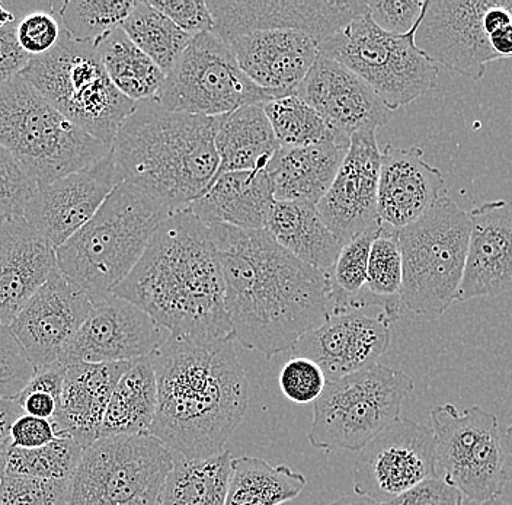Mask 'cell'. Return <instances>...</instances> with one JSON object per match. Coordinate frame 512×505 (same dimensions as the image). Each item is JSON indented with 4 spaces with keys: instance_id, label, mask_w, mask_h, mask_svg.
Listing matches in <instances>:
<instances>
[{
    "instance_id": "obj_51",
    "label": "cell",
    "mask_w": 512,
    "mask_h": 505,
    "mask_svg": "<svg viewBox=\"0 0 512 505\" xmlns=\"http://www.w3.org/2000/svg\"><path fill=\"white\" fill-rule=\"evenodd\" d=\"M22 414L24 412L14 398L0 396V444L11 440L12 425Z\"/></svg>"
},
{
    "instance_id": "obj_13",
    "label": "cell",
    "mask_w": 512,
    "mask_h": 505,
    "mask_svg": "<svg viewBox=\"0 0 512 505\" xmlns=\"http://www.w3.org/2000/svg\"><path fill=\"white\" fill-rule=\"evenodd\" d=\"M437 476L466 500L498 498L507 482V453L498 418L480 407L438 405L431 411Z\"/></svg>"
},
{
    "instance_id": "obj_53",
    "label": "cell",
    "mask_w": 512,
    "mask_h": 505,
    "mask_svg": "<svg viewBox=\"0 0 512 505\" xmlns=\"http://www.w3.org/2000/svg\"><path fill=\"white\" fill-rule=\"evenodd\" d=\"M462 505H510L505 503V501H502L501 498H492V500L488 501H472V500H466L464 498Z\"/></svg>"
},
{
    "instance_id": "obj_16",
    "label": "cell",
    "mask_w": 512,
    "mask_h": 505,
    "mask_svg": "<svg viewBox=\"0 0 512 505\" xmlns=\"http://www.w3.org/2000/svg\"><path fill=\"white\" fill-rule=\"evenodd\" d=\"M92 299L57 268L9 326L35 372L63 366L67 347L92 309Z\"/></svg>"
},
{
    "instance_id": "obj_7",
    "label": "cell",
    "mask_w": 512,
    "mask_h": 505,
    "mask_svg": "<svg viewBox=\"0 0 512 505\" xmlns=\"http://www.w3.org/2000/svg\"><path fill=\"white\" fill-rule=\"evenodd\" d=\"M21 76L79 129L111 147L137 105L115 88L95 43H80L64 30L59 44L32 57Z\"/></svg>"
},
{
    "instance_id": "obj_55",
    "label": "cell",
    "mask_w": 512,
    "mask_h": 505,
    "mask_svg": "<svg viewBox=\"0 0 512 505\" xmlns=\"http://www.w3.org/2000/svg\"><path fill=\"white\" fill-rule=\"evenodd\" d=\"M0 505H3L2 503H0Z\"/></svg>"
},
{
    "instance_id": "obj_48",
    "label": "cell",
    "mask_w": 512,
    "mask_h": 505,
    "mask_svg": "<svg viewBox=\"0 0 512 505\" xmlns=\"http://www.w3.org/2000/svg\"><path fill=\"white\" fill-rule=\"evenodd\" d=\"M462 492L440 476L425 479L421 484L382 505H462Z\"/></svg>"
},
{
    "instance_id": "obj_41",
    "label": "cell",
    "mask_w": 512,
    "mask_h": 505,
    "mask_svg": "<svg viewBox=\"0 0 512 505\" xmlns=\"http://www.w3.org/2000/svg\"><path fill=\"white\" fill-rule=\"evenodd\" d=\"M70 481L6 475L0 482L3 505H69Z\"/></svg>"
},
{
    "instance_id": "obj_19",
    "label": "cell",
    "mask_w": 512,
    "mask_h": 505,
    "mask_svg": "<svg viewBox=\"0 0 512 505\" xmlns=\"http://www.w3.org/2000/svg\"><path fill=\"white\" fill-rule=\"evenodd\" d=\"M380 165L382 150L376 131L355 133L334 184L316 204L323 222L342 245L382 225L377 213Z\"/></svg>"
},
{
    "instance_id": "obj_20",
    "label": "cell",
    "mask_w": 512,
    "mask_h": 505,
    "mask_svg": "<svg viewBox=\"0 0 512 505\" xmlns=\"http://www.w3.org/2000/svg\"><path fill=\"white\" fill-rule=\"evenodd\" d=\"M296 95L345 142L360 131H376L392 118V111L363 79L320 53Z\"/></svg>"
},
{
    "instance_id": "obj_42",
    "label": "cell",
    "mask_w": 512,
    "mask_h": 505,
    "mask_svg": "<svg viewBox=\"0 0 512 505\" xmlns=\"http://www.w3.org/2000/svg\"><path fill=\"white\" fill-rule=\"evenodd\" d=\"M64 372L66 366H54L34 373L28 385L14 398L25 415L54 420L62 395Z\"/></svg>"
},
{
    "instance_id": "obj_5",
    "label": "cell",
    "mask_w": 512,
    "mask_h": 505,
    "mask_svg": "<svg viewBox=\"0 0 512 505\" xmlns=\"http://www.w3.org/2000/svg\"><path fill=\"white\" fill-rule=\"evenodd\" d=\"M171 213L146 191L121 182L95 216L57 249V267L94 303L126 280Z\"/></svg>"
},
{
    "instance_id": "obj_40",
    "label": "cell",
    "mask_w": 512,
    "mask_h": 505,
    "mask_svg": "<svg viewBox=\"0 0 512 505\" xmlns=\"http://www.w3.org/2000/svg\"><path fill=\"white\" fill-rule=\"evenodd\" d=\"M16 15V40L31 57L43 56L62 38L63 27L51 2H8Z\"/></svg>"
},
{
    "instance_id": "obj_24",
    "label": "cell",
    "mask_w": 512,
    "mask_h": 505,
    "mask_svg": "<svg viewBox=\"0 0 512 505\" xmlns=\"http://www.w3.org/2000/svg\"><path fill=\"white\" fill-rule=\"evenodd\" d=\"M57 268L56 249L24 217H0V326H11Z\"/></svg>"
},
{
    "instance_id": "obj_11",
    "label": "cell",
    "mask_w": 512,
    "mask_h": 505,
    "mask_svg": "<svg viewBox=\"0 0 512 505\" xmlns=\"http://www.w3.org/2000/svg\"><path fill=\"white\" fill-rule=\"evenodd\" d=\"M174 462L150 434L101 437L83 450L69 505H158Z\"/></svg>"
},
{
    "instance_id": "obj_9",
    "label": "cell",
    "mask_w": 512,
    "mask_h": 505,
    "mask_svg": "<svg viewBox=\"0 0 512 505\" xmlns=\"http://www.w3.org/2000/svg\"><path fill=\"white\" fill-rule=\"evenodd\" d=\"M419 22L411 33L387 34L367 12L322 41L319 53L363 79L393 113L437 88L440 67L415 44Z\"/></svg>"
},
{
    "instance_id": "obj_28",
    "label": "cell",
    "mask_w": 512,
    "mask_h": 505,
    "mask_svg": "<svg viewBox=\"0 0 512 505\" xmlns=\"http://www.w3.org/2000/svg\"><path fill=\"white\" fill-rule=\"evenodd\" d=\"M348 147L338 142L281 147L267 168L275 200L318 204L334 184Z\"/></svg>"
},
{
    "instance_id": "obj_36",
    "label": "cell",
    "mask_w": 512,
    "mask_h": 505,
    "mask_svg": "<svg viewBox=\"0 0 512 505\" xmlns=\"http://www.w3.org/2000/svg\"><path fill=\"white\" fill-rule=\"evenodd\" d=\"M403 264L398 230L380 225L368 258L366 292L380 305L390 322L400 316Z\"/></svg>"
},
{
    "instance_id": "obj_46",
    "label": "cell",
    "mask_w": 512,
    "mask_h": 505,
    "mask_svg": "<svg viewBox=\"0 0 512 505\" xmlns=\"http://www.w3.org/2000/svg\"><path fill=\"white\" fill-rule=\"evenodd\" d=\"M371 21L387 34L405 35L418 25L425 0H367Z\"/></svg>"
},
{
    "instance_id": "obj_30",
    "label": "cell",
    "mask_w": 512,
    "mask_h": 505,
    "mask_svg": "<svg viewBox=\"0 0 512 505\" xmlns=\"http://www.w3.org/2000/svg\"><path fill=\"white\" fill-rule=\"evenodd\" d=\"M214 143L220 161L217 175L267 171L281 149L264 105H248L219 117Z\"/></svg>"
},
{
    "instance_id": "obj_18",
    "label": "cell",
    "mask_w": 512,
    "mask_h": 505,
    "mask_svg": "<svg viewBox=\"0 0 512 505\" xmlns=\"http://www.w3.org/2000/svg\"><path fill=\"white\" fill-rule=\"evenodd\" d=\"M121 182L110 152L89 168L38 184L22 217L57 251L95 216Z\"/></svg>"
},
{
    "instance_id": "obj_14",
    "label": "cell",
    "mask_w": 512,
    "mask_h": 505,
    "mask_svg": "<svg viewBox=\"0 0 512 505\" xmlns=\"http://www.w3.org/2000/svg\"><path fill=\"white\" fill-rule=\"evenodd\" d=\"M437 476L434 433L412 420L395 421L358 452L354 494L384 504Z\"/></svg>"
},
{
    "instance_id": "obj_29",
    "label": "cell",
    "mask_w": 512,
    "mask_h": 505,
    "mask_svg": "<svg viewBox=\"0 0 512 505\" xmlns=\"http://www.w3.org/2000/svg\"><path fill=\"white\" fill-rule=\"evenodd\" d=\"M265 230L297 260L329 280L344 245L323 222L316 204L275 200Z\"/></svg>"
},
{
    "instance_id": "obj_50",
    "label": "cell",
    "mask_w": 512,
    "mask_h": 505,
    "mask_svg": "<svg viewBox=\"0 0 512 505\" xmlns=\"http://www.w3.org/2000/svg\"><path fill=\"white\" fill-rule=\"evenodd\" d=\"M51 421L22 414L11 428V444L21 449H37L56 439Z\"/></svg>"
},
{
    "instance_id": "obj_23",
    "label": "cell",
    "mask_w": 512,
    "mask_h": 505,
    "mask_svg": "<svg viewBox=\"0 0 512 505\" xmlns=\"http://www.w3.org/2000/svg\"><path fill=\"white\" fill-rule=\"evenodd\" d=\"M444 196L446 180L440 169L425 161L421 147H384L377 194L380 223L406 228Z\"/></svg>"
},
{
    "instance_id": "obj_34",
    "label": "cell",
    "mask_w": 512,
    "mask_h": 505,
    "mask_svg": "<svg viewBox=\"0 0 512 505\" xmlns=\"http://www.w3.org/2000/svg\"><path fill=\"white\" fill-rule=\"evenodd\" d=\"M232 459L229 450L206 459L175 457L158 505H226Z\"/></svg>"
},
{
    "instance_id": "obj_10",
    "label": "cell",
    "mask_w": 512,
    "mask_h": 505,
    "mask_svg": "<svg viewBox=\"0 0 512 505\" xmlns=\"http://www.w3.org/2000/svg\"><path fill=\"white\" fill-rule=\"evenodd\" d=\"M414 380L399 370L374 364L326 383L313 404L310 444L325 452H360L364 446L399 420Z\"/></svg>"
},
{
    "instance_id": "obj_43",
    "label": "cell",
    "mask_w": 512,
    "mask_h": 505,
    "mask_svg": "<svg viewBox=\"0 0 512 505\" xmlns=\"http://www.w3.org/2000/svg\"><path fill=\"white\" fill-rule=\"evenodd\" d=\"M278 383L288 401L306 405L318 401L328 380L315 361L306 357H291L281 369Z\"/></svg>"
},
{
    "instance_id": "obj_1",
    "label": "cell",
    "mask_w": 512,
    "mask_h": 505,
    "mask_svg": "<svg viewBox=\"0 0 512 505\" xmlns=\"http://www.w3.org/2000/svg\"><path fill=\"white\" fill-rule=\"evenodd\" d=\"M207 226L222 267L233 338L243 347L271 360L331 318L328 278L267 230Z\"/></svg>"
},
{
    "instance_id": "obj_44",
    "label": "cell",
    "mask_w": 512,
    "mask_h": 505,
    "mask_svg": "<svg viewBox=\"0 0 512 505\" xmlns=\"http://www.w3.org/2000/svg\"><path fill=\"white\" fill-rule=\"evenodd\" d=\"M37 190L14 156L0 145V217H22Z\"/></svg>"
},
{
    "instance_id": "obj_39",
    "label": "cell",
    "mask_w": 512,
    "mask_h": 505,
    "mask_svg": "<svg viewBox=\"0 0 512 505\" xmlns=\"http://www.w3.org/2000/svg\"><path fill=\"white\" fill-rule=\"evenodd\" d=\"M83 447L69 437H56L46 446L21 449L11 444L6 459V475L30 476L54 481H72Z\"/></svg>"
},
{
    "instance_id": "obj_52",
    "label": "cell",
    "mask_w": 512,
    "mask_h": 505,
    "mask_svg": "<svg viewBox=\"0 0 512 505\" xmlns=\"http://www.w3.org/2000/svg\"><path fill=\"white\" fill-rule=\"evenodd\" d=\"M328 505H382L376 503V501L370 500V498L361 497V495H347V497L339 498L334 503Z\"/></svg>"
},
{
    "instance_id": "obj_25",
    "label": "cell",
    "mask_w": 512,
    "mask_h": 505,
    "mask_svg": "<svg viewBox=\"0 0 512 505\" xmlns=\"http://www.w3.org/2000/svg\"><path fill=\"white\" fill-rule=\"evenodd\" d=\"M224 43L252 82L283 95L296 94L319 56L318 41L299 31H255Z\"/></svg>"
},
{
    "instance_id": "obj_49",
    "label": "cell",
    "mask_w": 512,
    "mask_h": 505,
    "mask_svg": "<svg viewBox=\"0 0 512 505\" xmlns=\"http://www.w3.org/2000/svg\"><path fill=\"white\" fill-rule=\"evenodd\" d=\"M30 60L16 40V21L0 27V88L21 75Z\"/></svg>"
},
{
    "instance_id": "obj_2",
    "label": "cell",
    "mask_w": 512,
    "mask_h": 505,
    "mask_svg": "<svg viewBox=\"0 0 512 505\" xmlns=\"http://www.w3.org/2000/svg\"><path fill=\"white\" fill-rule=\"evenodd\" d=\"M235 338L169 335L150 354L158 407L150 436L187 459L222 453L249 405V383Z\"/></svg>"
},
{
    "instance_id": "obj_12",
    "label": "cell",
    "mask_w": 512,
    "mask_h": 505,
    "mask_svg": "<svg viewBox=\"0 0 512 505\" xmlns=\"http://www.w3.org/2000/svg\"><path fill=\"white\" fill-rule=\"evenodd\" d=\"M280 97L286 95L261 88L243 73L219 35L203 33L192 38L155 101L174 113L222 117Z\"/></svg>"
},
{
    "instance_id": "obj_27",
    "label": "cell",
    "mask_w": 512,
    "mask_h": 505,
    "mask_svg": "<svg viewBox=\"0 0 512 505\" xmlns=\"http://www.w3.org/2000/svg\"><path fill=\"white\" fill-rule=\"evenodd\" d=\"M274 203L267 171L226 172L187 209L204 225L265 230Z\"/></svg>"
},
{
    "instance_id": "obj_21",
    "label": "cell",
    "mask_w": 512,
    "mask_h": 505,
    "mask_svg": "<svg viewBox=\"0 0 512 505\" xmlns=\"http://www.w3.org/2000/svg\"><path fill=\"white\" fill-rule=\"evenodd\" d=\"M390 325L383 313L332 315L293 345L291 357L315 361L326 380L335 382L377 364L389 348Z\"/></svg>"
},
{
    "instance_id": "obj_47",
    "label": "cell",
    "mask_w": 512,
    "mask_h": 505,
    "mask_svg": "<svg viewBox=\"0 0 512 505\" xmlns=\"http://www.w3.org/2000/svg\"><path fill=\"white\" fill-rule=\"evenodd\" d=\"M172 22L192 38L203 33H214V22L204 0H149Z\"/></svg>"
},
{
    "instance_id": "obj_6",
    "label": "cell",
    "mask_w": 512,
    "mask_h": 505,
    "mask_svg": "<svg viewBox=\"0 0 512 505\" xmlns=\"http://www.w3.org/2000/svg\"><path fill=\"white\" fill-rule=\"evenodd\" d=\"M0 145L37 185L89 168L111 152L21 75L0 88Z\"/></svg>"
},
{
    "instance_id": "obj_15",
    "label": "cell",
    "mask_w": 512,
    "mask_h": 505,
    "mask_svg": "<svg viewBox=\"0 0 512 505\" xmlns=\"http://www.w3.org/2000/svg\"><path fill=\"white\" fill-rule=\"evenodd\" d=\"M214 33L223 41L255 31H299L318 43L367 14L366 2L341 0H208Z\"/></svg>"
},
{
    "instance_id": "obj_4",
    "label": "cell",
    "mask_w": 512,
    "mask_h": 505,
    "mask_svg": "<svg viewBox=\"0 0 512 505\" xmlns=\"http://www.w3.org/2000/svg\"><path fill=\"white\" fill-rule=\"evenodd\" d=\"M219 117L166 110L155 99L137 102L111 153L121 181L146 191L169 209H187L219 171Z\"/></svg>"
},
{
    "instance_id": "obj_8",
    "label": "cell",
    "mask_w": 512,
    "mask_h": 505,
    "mask_svg": "<svg viewBox=\"0 0 512 505\" xmlns=\"http://www.w3.org/2000/svg\"><path fill=\"white\" fill-rule=\"evenodd\" d=\"M469 235V212L447 196L412 225L398 230L402 306L419 316L447 312L462 284Z\"/></svg>"
},
{
    "instance_id": "obj_45",
    "label": "cell",
    "mask_w": 512,
    "mask_h": 505,
    "mask_svg": "<svg viewBox=\"0 0 512 505\" xmlns=\"http://www.w3.org/2000/svg\"><path fill=\"white\" fill-rule=\"evenodd\" d=\"M34 376V369L8 328L0 326V396L15 398Z\"/></svg>"
},
{
    "instance_id": "obj_38",
    "label": "cell",
    "mask_w": 512,
    "mask_h": 505,
    "mask_svg": "<svg viewBox=\"0 0 512 505\" xmlns=\"http://www.w3.org/2000/svg\"><path fill=\"white\" fill-rule=\"evenodd\" d=\"M134 5L133 0H51L63 30L80 43H95L121 28Z\"/></svg>"
},
{
    "instance_id": "obj_3",
    "label": "cell",
    "mask_w": 512,
    "mask_h": 505,
    "mask_svg": "<svg viewBox=\"0 0 512 505\" xmlns=\"http://www.w3.org/2000/svg\"><path fill=\"white\" fill-rule=\"evenodd\" d=\"M112 294L144 310L172 337H233L210 230L188 209L160 223L136 267Z\"/></svg>"
},
{
    "instance_id": "obj_31",
    "label": "cell",
    "mask_w": 512,
    "mask_h": 505,
    "mask_svg": "<svg viewBox=\"0 0 512 505\" xmlns=\"http://www.w3.org/2000/svg\"><path fill=\"white\" fill-rule=\"evenodd\" d=\"M156 407L158 385L155 370L150 357H144L134 361L112 391L102 421L101 437L150 434Z\"/></svg>"
},
{
    "instance_id": "obj_22",
    "label": "cell",
    "mask_w": 512,
    "mask_h": 505,
    "mask_svg": "<svg viewBox=\"0 0 512 505\" xmlns=\"http://www.w3.org/2000/svg\"><path fill=\"white\" fill-rule=\"evenodd\" d=\"M469 217L466 267L457 300L512 292V201H488Z\"/></svg>"
},
{
    "instance_id": "obj_37",
    "label": "cell",
    "mask_w": 512,
    "mask_h": 505,
    "mask_svg": "<svg viewBox=\"0 0 512 505\" xmlns=\"http://www.w3.org/2000/svg\"><path fill=\"white\" fill-rule=\"evenodd\" d=\"M264 110L281 147L312 146L325 142L350 145L351 140L339 139L318 111L299 95L272 99L264 105Z\"/></svg>"
},
{
    "instance_id": "obj_17",
    "label": "cell",
    "mask_w": 512,
    "mask_h": 505,
    "mask_svg": "<svg viewBox=\"0 0 512 505\" xmlns=\"http://www.w3.org/2000/svg\"><path fill=\"white\" fill-rule=\"evenodd\" d=\"M169 337L144 310L108 294L95 300L88 318L67 347L63 366L121 363L149 357Z\"/></svg>"
},
{
    "instance_id": "obj_33",
    "label": "cell",
    "mask_w": 512,
    "mask_h": 505,
    "mask_svg": "<svg viewBox=\"0 0 512 505\" xmlns=\"http://www.w3.org/2000/svg\"><path fill=\"white\" fill-rule=\"evenodd\" d=\"M96 53L115 88L134 102L156 99L166 75L121 28L95 41Z\"/></svg>"
},
{
    "instance_id": "obj_26",
    "label": "cell",
    "mask_w": 512,
    "mask_h": 505,
    "mask_svg": "<svg viewBox=\"0 0 512 505\" xmlns=\"http://www.w3.org/2000/svg\"><path fill=\"white\" fill-rule=\"evenodd\" d=\"M134 361L70 364L64 372L62 395L51 421L57 437H69L83 449L101 437L105 409L121 376Z\"/></svg>"
},
{
    "instance_id": "obj_54",
    "label": "cell",
    "mask_w": 512,
    "mask_h": 505,
    "mask_svg": "<svg viewBox=\"0 0 512 505\" xmlns=\"http://www.w3.org/2000/svg\"><path fill=\"white\" fill-rule=\"evenodd\" d=\"M507 447H508V453H510L512 457V424L510 427H508L507 430Z\"/></svg>"
},
{
    "instance_id": "obj_35",
    "label": "cell",
    "mask_w": 512,
    "mask_h": 505,
    "mask_svg": "<svg viewBox=\"0 0 512 505\" xmlns=\"http://www.w3.org/2000/svg\"><path fill=\"white\" fill-rule=\"evenodd\" d=\"M121 30L165 75L171 72L192 40L191 35L179 30L171 19L146 0L136 2Z\"/></svg>"
},
{
    "instance_id": "obj_32",
    "label": "cell",
    "mask_w": 512,
    "mask_h": 505,
    "mask_svg": "<svg viewBox=\"0 0 512 505\" xmlns=\"http://www.w3.org/2000/svg\"><path fill=\"white\" fill-rule=\"evenodd\" d=\"M307 479L287 465L255 456L233 457L226 505H281L296 500Z\"/></svg>"
}]
</instances>
